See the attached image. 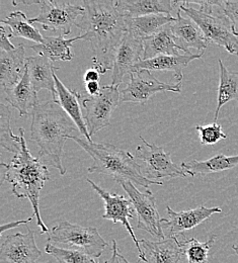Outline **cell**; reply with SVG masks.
I'll return each mask as SVG.
<instances>
[{
    "label": "cell",
    "instance_id": "cell-1",
    "mask_svg": "<svg viewBox=\"0 0 238 263\" xmlns=\"http://www.w3.org/2000/svg\"><path fill=\"white\" fill-rule=\"evenodd\" d=\"M81 5L85 12L77 27L83 33L81 39L91 45L94 68L104 74L113 69L117 51L129 31L127 16L116 1L87 0Z\"/></svg>",
    "mask_w": 238,
    "mask_h": 263
},
{
    "label": "cell",
    "instance_id": "cell-2",
    "mask_svg": "<svg viewBox=\"0 0 238 263\" xmlns=\"http://www.w3.org/2000/svg\"><path fill=\"white\" fill-rule=\"evenodd\" d=\"M76 125L64 109L54 100L40 102L32 111L31 141L36 145L39 157L57 169L60 175L66 174L62 163L63 148L67 139L74 135Z\"/></svg>",
    "mask_w": 238,
    "mask_h": 263
},
{
    "label": "cell",
    "instance_id": "cell-3",
    "mask_svg": "<svg viewBox=\"0 0 238 263\" xmlns=\"http://www.w3.org/2000/svg\"><path fill=\"white\" fill-rule=\"evenodd\" d=\"M19 131L22 149L19 154L14 155L10 164H8L5 180L11 184L13 196L30 200L41 233H49L50 231L42 220L39 204L44 184L50 179V171L47 165L41 162L39 158H35L30 152L25 139L24 129L20 128Z\"/></svg>",
    "mask_w": 238,
    "mask_h": 263
},
{
    "label": "cell",
    "instance_id": "cell-4",
    "mask_svg": "<svg viewBox=\"0 0 238 263\" xmlns=\"http://www.w3.org/2000/svg\"><path fill=\"white\" fill-rule=\"evenodd\" d=\"M70 139L75 141L94 160L88 167L89 173H100L111 176L116 182L131 181L134 184L148 189L149 185H162V181H154L147 178L141 165L137 163L136 157L130 152L125 151L108 143L89 142L85 138L71 136Z\"/></svg>",
    "mask_w": 238,
    "mask_h": 263
},
{
    "label": "cell",
    "instance_id": "cell-5",
    "mask_svg": "<svg viewBox=\"0 0 238 263\" xmlns=\"http://www.w3.org/2000/svg\"><path fill=\"white\" fill-rule=\"evenodd\" d=\"M180 10L195 22L204 33L208 42L224 48L228 53L238 57V37L230 20L222 13L208 14L188 2L182 1Z\"/></svg>",
    "mask_w": 238,
    "mask_h": 263
},
{
    "label": "cell",
    "instance_id": "cell-6",
    "mask_svg": "<svg viewBox=\"0 0 238 263\" xmlns=\"http://www.w3.org/2000/svg\"><path fill=\"white\" fill-rule=\"evenodd\" d=\"M48 243L77 247L94 258H100L108 243L95 227H83L67 221L59 223L50 231Z\"/></svg>",
    "mask_w": 238,
    "mask_h": 263
},
{
    "label": "cell",
    "instance_id": "cell-7",
    "mask_svg": "<svg viewBox=\"0 0 238 263\" xmlns=\"http://www.w3.org/2000/svg\"><path fill=\"white\" fill-rule=\"evenodd\" d=\"M40 13L30 18L31 24H39L44 31H50L64 36L71 33L73 26L78 25V18L84 14L85 9L81 3L69 1H40Z\"/></svg>",
    "mask_w": 238,
    "mask_h": 263
},
{
    "label": "cell",
    "instance_id": "cell-8",
    "mask_svg": "<svg viewBox=\"0 0 238 263\" xmlns=\"http://www.w3.org/2000/svg\"><path fill=\"white\" fill-rule=\"evenodd\" d=\"M120 103L121 91L112 84L103 85L98 96L82 100L85 109L84 120L90 137L109 126L112 116Z\"/></svg>",
    "mask_w": 238,
    "mask_h": 263
},
{
    "label": "cell",
    "instance_id": "cell-9",
    "mask_svg": "<svg viewBox=\"0 0 238 263\" xmlns=\"http://www.w3.org/2000/svg\"><path fill=\"white\" fill-rule=\"evenodd\" d=\"M140 139L143 145H138L135 157L142 161V172L147 178L158 181L163 178L187 177V173L180 166L172 162L170 153L162 147L149 144L143 137Z\"/></svg>",
    "mask_w": 238,
    "mask_h": 263
},
{
    "label": "cell",
    "instance_id": "cell-10",
    "mask_svg": "<svg viewBox=\"0 0 238 263\" xmlns=\"http://www.w3.org/2000/svg\"><path fill=\"white\" fill-rule=\"evenodd\" d=\"M120 184L130 197L136 211L138 216L137 229L146 231L159 241L167 239L162 228L163 218H161L158 213L156 199L153 194L150 191L141 193L131 181H123Z\"/></svg>",
    "mask_w": 238,
    "mask_h": 263
},
{
    "label": "cell",
    "instance_id": "cell-11",
    "mask_svg": "<svg viewBox=\"0 0 238 263\" xmlns=\"http://www.w3.org/2000/svg\"><path fill=\"white\" fill-rule=\"evenodd\" d=\"M127 86L121 90V103L145 104L158 92H181V83L170 84L158 80L150 71L140 70L129 75Z\"/></svg>",
    "mask_w": 238,
    "mask_h": 263
},
{
    "label": "cell",
    "instance_id": "cell-12",
    "mask_svg": "<svg viewBox=\"0 0 238 263\" xmlns=\"http://www.w3.org/2000/svg\"><path fill=\"white\" fill-rule=\"evenodd\" d=\"M86 181L91 185V187L97 192V194L102 197L104 202V214L102 215V219L112 221L114 224L121 223L126 228V230L128 231V233L130 234L138 249L139 261H144V255H143L142 248L140 246V241H138L136 235L129 222L130 219L134 218L132 201L124 196L112 195L105 192L100 185L95 183L89 178H86Z\"/></svg>",
    "mask_w": 238,
    "mask_h": 263
},
{
    "label": "cell",
    "instance_id": "cell-13",
    "mask_svg": "<svg viewBox=\"0 0 238 263\" xmlns=\"http://www.w3.org/2000/svg\"><path fill=\"white\" fill-rule=\"evenodd\" d=\"M143 39L128 31L125 34L115 57L112 85L119 87L124 77L136 72V66L143 60Z\"/></svg>",
    "mask_w": 238,
    "mask_h": 263
},
{
    "label": "cell",
    "instance_id": "cell-14",
    "mask_svg": "<svg viewBox=\"0 0 238 263\" xmlns=\"http://www.w3.org/2000/svg\"><path fill=\"white\" fill-rule=\"evenodd\" d=\"M42 252L34 240V232L8 235L0 247V263H36Z\"/></svg>",
    "mask_w": 238,
    "mask_h": 263
},
{
    "label": "cell",
    "instance_id": "cell-15",
    "mask_svg": "<svg viewBox=\"0 0 238 263\" xmlns=\"http://www.w3.org/2000/svg\"><path fill=\"white\" fill-rule=\"evenodd\" d=\"M167 211L169 219L162 221V228L167 238L176 237L186 231L194 229L212 215L222 212L220 208H206L204 205L182 212H175L168 205Z\"/></svg>",
    "mask_w": 238,
    "mask_h": 263
},
{
    "label": "cell",
    "instance_id": "cell-16",
    "mask_svg": "<svg viewBox=\"0 0 238 263\" xmlns=\"http://www.w3.org/2000/svg\"><path fill=\"white\" fill-rule=\"evenodd\" d=\"M170 27L177 48L185 54H192V50L197 54L204 53L209 42L195 22L181 15L180 9L176 13V21L170 24Z\"/></svg>",
    "mask_w": 238,
    "mask_h": 263
},
{
    "label": "cell",
    "instance_id": "cell-17",
    "mask_svg": "<svg viewBox=\"0 0 238 263\" xmlns=\"http://www.w3.org/2000/svg\"><path fill=\"white\" fill-rule=\"evenodd\" d=\"M26 71V49L23 44H20L12 51L0 50V86L3 91L16 86Z\"/></svg>",
    "mask_w": 238,
    "mask_h": 263
},
{
    "label": "cell",
    "instance_id": "cell-18",
    "mask_svg": "<svg viewBox=\"0 0 238 263\" xmlns=\"http://www.w3.org/2000/svg\"><path fill=\"white\" fill-rule=\"evenodd\" d=\"M146 263H180L185 254L180 241L176 237H170L160 241L140 240Z\"/></svg>",
    "mask_w": 238,
    "mask_h": 263
},
{
    "label": "cell",
    "instance_id": "cell-19",
    "mask_svg": "<svg viewBox=\"0 0 238 263\" xmlns=\"http://www.w3.org/2000/svg\"><path fill=\"white\" fill-rule=\"evenodd\" d=\"M27 69L34 91L39 92L40 90L46 89L51 93L52 100L56 102L57 91L54 74L59 68L54 66L53 62L47 57L36 55L27 58Z\"/></svg>",
    "mask_w": 238,
    "mask_h": 263
},
{
    "label": "cell",
    "instance_id": "cell-20",
    "mask_svg": "<svg viewBox=\"0 0 238 263\" xmlns=\"http://www.w3.org/2000/svg\"><path fill=\"white\" fill-rule=\"evenodd\" d=\"M118 8L127 17H140L150 14H170L178 11L182 1L171 0H120Z\"/></svg>",
    "mask_w": 238,
    "mask_h": 263
},
{
    "label": "cell",
    "instance_id": "cell-21",
    "mask_svg": "<svg viewBox=\"0 0 238 263\" xmlns=\"http://www.w3.org/2000/svg\"><path fill=\"white\" fill-rule=\"evenodd\" d=\"M203 54H184V55H161L149 60H142L136 66L137 71L147 70V71H170L174 75L177 83H181L184 77V69L196 60L201 59Z\"/></svg>",
    "mask_w": 238,
    "mask_h": 263
},
{
    "label": "cell",
    "instance_id": "cell-22",
    "mask_svg": "<svg viewBox=\"0 0 238 263\" xmlns=\"http://www.w3.org/2000/svg\"><path fill=\"white\" fill-rule=\"evenodd\" d=\"M54 79L56 83L57 91V103L64 109V111L71 118V120L76 125L80 134L89 142H94L85 123V120L81 112V107L79 104L80 93L75 89L67 88L58 78L57 74H54Z\"/></svg>",
    "mask_w": 238,
    "mask_h": 263
},
{
    "label": "cell",
    "instance_id": "cell-23",
    "mask_svg": "<svg viewBox=\"0 0 238 263\" xmlns=\"http://www.w3.org/2000/svg\"><path fill=\"white\" fill-rule=\"evenodd\" d=\"M4 93L6 102L10 106L17 109L20 117L28 116L40 103L38 99V92L34 91L31 83L28 69L21 82L13 88L4 91Z\"/></svg>",
    "mask_w": 238,
    "mask_h": 263
},
{
    "label": "cell",
    "instance_id": "cell-24",
    "mask_svg": "<svg viewBox=\"0 0 238 263\" xmlns=\"http://www.w3.org/2000/svg\"><path fill=\"white\" fill-rule=\"evenodd\" d=\"M82 40L81 35H77L72 39H64V36H44L42 44H36L32 46L31 49L38 53L50 59L52 62L55 61H71L73 59V52L71 47L74 42Z\"/></svg>",
    "mask_w": 238,
    "mask_h": 263
},
{
    "label": "cell",
    "instance_id": "cell-25",
    "mask_svg": "<svg viewBox=\"0 0 238 263\" xmlns=\"http://www.w3.org/2000/svg\"><path fill=\"white\" fill-rule=\"evenodd\" d=\"M143 60L153 59L161 55H178V48L174 42L170 25L157 33L143 39Z\"/></svg>",
    "mask_w": 238,
    "mask_h": 263
},
{
    "label": "cell",
    "instance_id": "cell-26",
    "mask_svg": "<svg viewBox=\"0 0 238 263\" xmlns=\"http://www.w3.org/2000/svg\"><path fill=\"white\" fill-rule=\"evenodd\" d=\"M238 166V155L236 156H226L223 154L214 156L204 161H185L180 167L192 177L196 175H206L215 172H221L224 170H229Z\"/></svg>",
    "mask_w": 238,
    "mask_h": 263
},
{
    "label": "cell",
    "instance_id": "cell-27",
    "mask_svg": "<svg viewBox=\"0 0 238 263\" xmlns=\"http://www.w3.org/2000/svg\"><path fill=\"white\" fill-rule=\"evenodd\" d=\"M176 21V17L171 14H150L140 17H127L129 31L136 33L141 39L150 36L166 26Z\"/></svg>",
    "mask_w": 238,
    "mask_h": 263
},
{
    "label": "cell",
    "instance_id": "cell-28",
    "mask_svg": "<svg viewBox=\"0 0 238 263\" xmlns=\"http://www.w3.org/2000/svg\"><path fill=\"white\" fill-rule=\"evenodd\" d=\"M218 63L220 67V82L218 87V102L215 110L214 123L217 122L219 112L223 105L231 100L238 102V71H229L223 64L221 59H219Z\"/></svg>",
    "mask_w": 238,
    "mask_h": 263
},
{
    "label": "cell",
    "instance_id": "cell-29",
    "mask_svg": "<svg viewBox=\"0 0 238 263\" xmlns=\"http://www.w3.org/2000/svg\"><path fill=\"white\" fill-rule=\"evenodd\" d=\"M1 25L9 28L12 36L23 37L38 44H42L44 41V36L34 28L33 24L30 23V20L23 11L16 10L11 12L1 21Z\"/></svg>",
    "mask_w": 238,
    "mask_h": 263
},
{
    "label": "cell",
    "instance_id": "cell-30",
    "mask_svg": "<svg viewBox=\"0 0 238 263\" xmlns=\"http://www.w3.org/2000/svg\"><path fill=\"white\" fill-rule=\"evenodd\" d=\"M11 108L9 105L0 104V145L5 150L19 154L22 149L21 138L15 136L10 126Z\"/></svg>",
    "mask_w": 238,
    "mask_h": 263
},
{
    "label": "cell",
    "instance_id": "cell-31",
    "mask_svg": "<svg viewBox=\"0 0 238 263\" xmlns=\"http://www.w3.org/2000/svg\"><path fill=\"white\" fill-rule=\"evenodd\" d=\"M216 240L213 235L207 242H200L196 238L184 239L180 241L189 263H208L209 252Z\"/></svg>",
    "mask_w": 238,
    "mask_h": 263
},
{
    "label": "cell",
    "instance_id": "cell-32",
    "mask_svg": "<svg viewBox=\"0 0 238 263\" xmlns=\"http://www.w3.org/2000/svg\"><path fill=\"white\" fill-rule=\"evenodd\" d=\"M46 253L56 258L60 263H99L96 258L84 253L81 250H70L60 248L51 243H47L45 247Z\"/></svg>",
    "mask_w": 238,
    "mask_h": 263
},
{
    "label": "cell",
    "instance_id": "cell-33",
    "mask_svg": "<svg viewBox=\"0 0 238 263\" xmlns=\"http://www.w3.org/2000/svg\"><path fill=\"white\" fill-rule=\"evenodd\" d=\"M196 130L200 134L202 145H215L220 140L227 138V135L222 131V127L217 123H213L207 126H197Z\"/></svg>",
    "mask_w": 238,
    "mask_h": 263
},
{
    "label": "cell",
    "instance_id": "cell-34",
    "mask_svg": "<svg viewBox=\"0 0 238 263\" xmlns=\"http://www.w3.org/2000/svg\"><path fill=\"white\" fill-rule=\"evenodd\" d=\"M223 12L230 20L234 33L238 36V1H225Z\"/></svg>",
    "mask_w": 238,
    "mask_h": 263
},
{
    "label": "cell",
    "instance_id": "cell-35",
    "mask_svg": "<svg viewBox=\"0 0 238 263\" xmlns=\"http://www.w3.org/2000/svg\"><path fill=\"white\" fill-rule=\"evenodd\" d=\"M11 33H6L5 31V26L1 25L0 26V50L4 51H12L16 47L11 44L9 39L11 37Z\"/></svg>",
    "mask_w": 238,
    "mask_h": 263
},
{
    "label": "cell",
    "instance_id": "cell-36",
    "mask_svg": "<svg viewBox=\"0 0 238 263\" xmlns=\"http://www.w3.org/2000/svg\"><path fill=\"white\" fill-rule=\"evenodd\" d=\"M34 215L26 220H22V221H14V222H11V223H8V224H5V225H2L1 226V230H0V234H3V232L6 230H10V229H13V228H16L21 225H27L28 223H30L33 219H34Z\"/></svg>",
    "mask_w": 238,
    "mask_h": 263
},
{
    "label": "cell",
    "instance_id": "cell-37",
    "mask_svg": "<svg viewBox=\"0 0 238 263\" xmlns=\"http://www.w3.org/2000/svg\"><path fill=\"white\" fill-rule=\"evenodd\" d=\"M112 245H113L112 255L109 256V258L104 263H123L122 259H121V254L119 253V249H118L116 240L112 241Z\"/></svg>",
    "mask_w": 238,
    "mask_h": 263
},
{
    "label": "cell",
    "instance_id": "cell-38",
    "mask_svg": "<svg viewBox=\"0 0 238 263\" xmlns=\"http://www.w3.org/2000/svg\"><path fill=\"white\" fill-rule=\"evenodd\" d=\"M100 80V72L95 69V68H91V69H88L85 74H84V81L85 83H88V82H99Z\"/></svg>",
    "mask_w": 238,
    "mask_h": 263
},
{
    "label": "cell",
    "instance_id": "cell-39",
    "mask_svg": "<svg viewBox=\"0 0 238 263\" xmlns=\"http://www.w3.org/2000/svg\"><path fill=\"white\" fill-rule=\"evenodd\" d=\"M85 89L89 97H96L101 92L102 87L100 86L99 82H88L85 83Z\"/></svg>",
    "mask_w": 238,
    "mask_h": 263
},
{
    "label": "cell",
    "instance_id": "cell-40",
    "mask_svg": "<svg viewBox=\"0 0 238 263\" xmlns=\"http://www.w3.org/2000/svg\"><path fill=\"white\" fill-rule=\"evenodd\" d=\"M7 171H8V164L1 162V164H0V185H2L3 182L5 181Z\"/></svg>",
    "mask_w": 238,
    "mask_h": 263
},
{
    "label": "cell",
    "instance_id": "cell-41",
    "mask_svg": "<svg viewBox=\"0 0 238 263\" xmlns=\"http://www.w3.org/2000/svg\"><path fill=\"white\" fill-rule=\"evenodd\" d=\"M232 248H233V250L235 251V253H236V255L238 256V244L237 245H233Z\"/></svg>",
    "mask_w": 238,
    "mask_h": 263
},
{
    "label": "cell",
    "instance_id": "cell-42",
    "mask_svg": "<svg viewBox=\"0 0 238 263\" xmlns=\"http://www.w3.org/2000/svg\"><path fill=\"white\" fill-rule=\"evenodd\" d=\"M121 259H122V261H123V263H131L129 262V261H128V260H127V259H126V258H125L124 256H122V255H121Z\"/></svg>",
    "mask_w": 238,
    "mask_h": 263
}]
</instances>
